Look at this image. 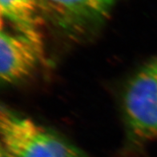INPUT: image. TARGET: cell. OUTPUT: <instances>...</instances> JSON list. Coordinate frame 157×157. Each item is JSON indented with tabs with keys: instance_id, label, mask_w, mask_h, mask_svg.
I'll use <instances>...</instances> for the list:
<instances>
[{
	"instance_id": "1",
	"label": "cell",
	"mask_w": 157,
	"mask_h": 157,
	"mask_svg": "<svg viewBox=\"0 0 157 157\" xmlns=\"http://www.w3.org/2000/svg\"><path fill=\"white\" fill-rule=\"evenodd\" d=\"M0 133L6 157H87L44 126L6 108H1Z\"/></svg>"
},
{
	"instance_id": "2",
	"label": "cell",
	"mask_w": 157,
	"mask_h": 157,
	"mask_svg": "<svg viewBox=\"0 0 157 157\" xmlns=\"http://www.w3.org/2000/svg\"><path fill=\"white\" fill-rule=\"evenodd\" d=\"M124 110L128 132L135 141L157 138V59L131 79L124 93Z\"/></svg>"
},
{
	"instance_id": "3",
	"label": "cell",
	"mask_w": 157,
	"mask_h": 157,
	"mask_svg": "<svg viewBox=\"0 0 157 157\" xmlns=\"http://www.w3.org/2000/svg\"><path fill=\"white\" fill-rule=\"evenodd\" d=\"M44 57V48L19 33L2 30L0 35V77L5 83L20 81L32 73Z\"/></svg>"
},
{
	"instance_id": "4",
	"label": "cell",
	"mask_w": 157,
	"mask_h": 157,
	"mask_svg": "<svg viewBox=\"0 0 157 157\" xmlns=\"http://www.w3.org/2000/svg\"><path fill=\"white\" fill-rule=\"evenodd\" d=\"M114 0H41L60 26L67 29L83 28L102 19Z\"/></svg>"
},
{
	"instance_id": "5",
	"label": "cell",
	"mask_w": 157,
	"mask_h": 157,
	"mask_svg": "<svg viewBox=\"0 0 157 157\" xmlns=\"http://www.w3.org/2000/svg\"><path fill=\"white\" fill-rule=\"evenodd\" d=\"M2 19L43 48L39 28L42 25L40 0H0Z\"/></svg>"
},
{
	"instance_id": "6",
	"label": "cell",
	"mask_w": 157,
	"mask_h": 157,
	"mask_svg": "<svg viewBox=\"0 0 157 157\" xmlns=\"http://www.w3.org/2000/svg\"><path fill=\"white\" fill-rule=\"evenodd\" d=\"M1 157H6V155H5L4 152H3V151H2V150H1Z\"/></svg>"
}]
</instances>
